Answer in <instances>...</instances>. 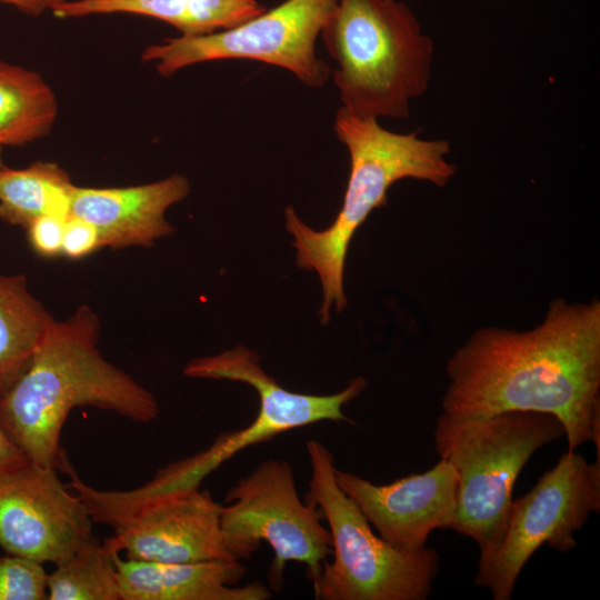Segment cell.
<instances>
[{
	"instance_id": "cell-16",
	"label": "cell",
	"mask_w": 600,
	"mask_h": 600,
	"mask_svg": "<svg viewBox=\"0 0 600 600\" xmlns=\"http://www.w3.org/2000/svg\"><path fill=\"white\" fill-rule=\"evenodd\" d=\"M266 10L258 0H63L52 9L58 18L130 13L150 17L194 37L236 27Z\"/></svg>"
},
{
	"instance_id": "cell-20",
	"label": "cell",
	"mask_w": 600,
	"mask_h": 600,
	"mask_svg": "<svg viewBox=\"0 0 600 600\" xmlns=\"http://www.w3.org/2000/svg\"><path fill=\"white\" fill-rule=\"evenodd\" d=\"M50 600H121L117 567L93 534L47 577Z\"/></svg>"
},
{
	"instance_id": "cell-19",
	"label": "cell",
	"mask_w": 600,
	"mask_h": 600,
	"mask_svg": "<svg viewBox=\"0 0 600 600\" xmlns=\"http://www.w3.org/2000/svg\"><path fill=\"white\" fill-rule=\"evenodd\" d=\"M57 112L56 96L39 73L0 60V147L47 136Z\"/></svg>"
},
{
	"instance_id": "cell-13",
	"label": "cell",
	"mask_w": 600,
	"mask_h": 600,
	"mask_svg": "<svg viewBox=\"0 0 600 600\" xmlns=\"http://www.w3.org/2000/svg\"><path fill=\"white\" fill-rule=\"evenodd\" d=\"M103 541L126 558L168 563L236 560L226 548L220 504L206 490L152 502L117 523Z\"/></svg>"
},
{
	"instance_id": "cell-14",
	"label": "cell",
	"mask_w": 600,
	"mask_h": 600,
	"mask_svg": "<svg viewBox=\"0 0 600 600\" xmlns=\"http://www.w3.org/2000/svg\"><path fill=\"white\" fill-rule=\"evenodd\" d=\"M190 192L184 176L130 187H74L70 214L82 218L100 232L103 248H151L174 232L166 211Z\"/></svg>"
},
{
	"instance_id": "cell-6",
	"label": "cell",
	"mask_w": 600,
	"mask_h": 600,
	"mask_svg": "<svg viewBox=\"0 0 600 600\" xmlns=\"http://www.w3.org/2000/svg\"><path fill=\"white\" fill-rule=\"evenodd\" d=\"M311 477L306 501L318 507L331 536L313 591L319 600H426L438 574L436 550L397 549L377 536L334 478V459L318 440L306 444Z\"/></svg>"
},
{
	"instance_id": "cell-26",
	"label": "cell",
	"mask_w": 600,
	"mask_h": 600,
	"mask_svg": "<svg viewBox=\"0 0 600 600\" xmlns=\"http://www.w3.org/2000/svg\"><path fill=\"white\" fill-rule=\"evenodd\" d=\"M42 8L46 9H52L63 0H39Z\"/></svg>"
},
{
	"instance_id": "cell-8",
	"label": "cell",
	"mask_w": 600,
	"mask_h": 600,
	"mask_svg": "<svg viewBox=\"0 0 600 600\" xmlns=\"http://www.w3.org/2000/svg\"><path fill=\"white\" fill-rule=\"evenodd\" d=\"M600 511V459L588 462L564 452L523 497L512 500L499 541L480 551L474 584L493 600H509L516 581L542 546L566 553L577 547L573 533Z\"/></svg>"
},
{
	"instance_id": "cell-11",
	"label": "cell",
	"mask_w": 600,
	"mask_h": 600,
	"mask_svg": "<svg viewBox=\"0 0 600 600\" xmlns=\"http://www.w3.org/2000/svg\"><path fill=\"white\" fill-rule=\"evenodd\" d=\"M57 471L28 461L0 472V548L8 554L56 566L93 534L86 504Z\"/></svg>"
},
{
	"instance_id": "cell-12",
	"label": "cell",
	"mask_w": 600,
	"mask_h": 600,
	"mask_svg": "<svg viewBox=\"0 0 600 600\" xmlns=\"http://www.w3.org/2000/svg\"><path fill=\"white\" fill-rule=\"evenodd\" d=\"M334 478L379 536L400 550L426 548L430 533L449 528L456 512L458 474L444 459L428 471L388 484L338 468Z\"/></svg>"
},
{
	"instance_id": "cell-21",
	"label": "cell",
	"mask_w": 600,
	"mask_h": 600,
	"mask_svg": "<svg viewBox=\"0 0 600 600\" xmlns=\"http://www.w3.org/2000/svg\"><path fill=\"white\" fill-rule=\"evenodd\" d=\"M42 563L17 556L0 557V600L48 599Z\"/></svg>"
},
{
	"instance_id": "cell-24",
	"label": "cell",
	"mask_w": 600,
	"mask_h": 600,
	"mask_svg": "<svg viewBox=\"0 0 600 600\" xmlns=\"http://www.w3.org/2000/svg\"><path fill=\"white\" fill-rule=\"evenodd\" d=\"M28 461L26 454L9 437L0 420V472L13 469Z\"/></svg>"
},
{
	"instance_id": "cell-5",
	"label": "cell",
	"mask_w": 600,
	"mask_h": 600,
	"mask_svg": "<svg viewBox=\"0 0 600 600\" xmlns=\"http://www.w3.org/2000/svg\"><path fill=\"white\" fill-rule=\"evenodd\" d=\"M434 448L458 474L457 508L450 529L473 539L480 551L501 538L517 478L531 456L566 436L552 414L508 411L480 418L442 413Z\"/></svg>"
},
{
	"instance_id": "cell-25",
	"label": "cell",
	"mask_w": 600,
	"mask_h": 600,
	"mask_svg": "<svg viewBox=\"0 0 600 600\" xmlns=\"http://www.w3.org/2000/svg\"><path fill=\"white\" fill-rule=\"evenodd\" d=\"M1 2L11 4L20 11L28 14H40L43 12V8L39 0H0Z\"/></svg>"
},
{
	"instance_id": "cell-2",
	"label": "cell",
	"mask_w": 600,
	"mask_h": 600,
	"mask_svg": "<svg viewBox=\"0 0 600 600\" xmlns=\"http://www.w3.org/2000/svg\"><path fill=\"white\" fill-rule=\"evenodd\" d=\"M100 322L88 306L54 320L22 373L0 393V420L29 461L56 467L69 413L93 407L134 422L159 414L154 396L98 349Z\"/></svg>"
},
{
	"instance_id": "cell-10",
	"label": "cell",
	"mask_w": 600,
	"mask_h": 600,
	"mask_svg": "<svg viewBox=\"0 0 600 600\" xmlns=\"http://www.w3.org/2000/svg\"><path fill=\"white\" fill-rule=\"evenodd\" d=\"M189 378L230 380L251 386L259 396V411L250 424L219 434L206 450L186 458L196 479L202 481L241 450L280 433L319 421H352L344 404L367 387L364 377L352 379L341 391L327 396L297 393L284 389L260 364V357L238 344L221 353L190 360L183 368Z\"/></svg>"
},
{
	"instance_id": "cell-17",
	"label": "cell",
	"mask_w": 600,
	"mask_h": 600,
	"mask_svg": "<svg viewBox=\"0 0 600 600\" xmlns=\"http://www.w3.org/2000/svg\"><path fill=\"white\" fill-rule=\"evenodd\" d=\"M56 319L22 274H0V393L27 368Z\"/></svg>"
},
{
	"instance_id": "cell-3",
	"label": "cell",
	"mask_w": 600,
	"mask_h": 600,
	"mask_svg": "<svg viewBox=\"0 0 600 600\" xmlns=\"http://www.w3.org/2000/svg\"><path fill=\"white\" fill-rule=\"evenodd\" d=\"M333 130L350 157L348 184L334 221L317 231L298 217L292 206L284 210L297 264L316 271L322 286V324L330 321L332 306L338 312L347 306L343 274L349 243L368 216L387 203L391 186L410 178L444 187L457 172L447 158L450 144L446 140L421 139L419 131L392 132L378 120L361 118L342 107L336 113Z\"/></svg>"
},
{
	"instance_id": "cell-9",
	"label": "cell",
	"mask_w": 600,
	"mask_h": 600,
	"mask_svg": "<svg viewBox=\"0 0 600 600\" xmlns=\"http://www.w3.org/2000/svg\"><path fill=\"white\" fill-rule=\"evenodd\" d=\"M337 1L284 0L230 29L164 39L147 47L141 58L154 61L162 77L206 61H260L288 70L307 87L319 88L332 70L318 57L316 43Z\"/></svg>"
},
{
	"instance_id": "cell-7",
	"label": "cell",
	"mask_w": 600,
	"mask_h": 600,
	"mask_svg": "<svg viewBox=\"0 0 600 600\" xmlns=\"http://www.w3.org/2000/svg\"><path fill=\"white\" fill-rule=\"evenodd\" d=\"M220 504V527L226 548L236 560H248L267 542L273 553L268 580L279 591L286 564L307 567L316 583L327 557L332 553L331 536L318 507L298 496L294 473L287 460L262 461L240 478Z\"/></svg>"
},
{
	"instance_id": "cell-18",
	"label": "cell",
	"mask_w": 600,
	"mask_h": 600,
	"mask_svg": "<svg viewBox=\"0 0 600 600\" xmlns=\"http://www.w3.org/2000/svg\"><path fill=\"white\" fill-rule=\"evenodd\" d=\"M76 184L57 163L38 161L0 170V220L26 227L41 216L70 214Z\"/></svg>"
},
{
	"instance_id": "cell-22",
	"label": "cell",
	"mask_w": 600,
	"mask_h": 600,
	"mask_svg": "<svg viewBox=\"0 0 600 600\" xmlns=\"http://www.w3.org/2000/svg\"><path fill=\"white\" fill-rule=\"evenodd\" d=\"M101 248H103L102 240L94 224L73 214L66 218L62 256L71 260H79Z\"/></svg>"
},
{
	"instance_id": "cell-1",
	"label": "cell",
	"mask_w": 600,
	"mask_h": 600,
	"mask_svg": "<svg viewBox=\"0 0 600 600\" xmlns=\"http://www.w3.org/2000/svg\"><path fill=\"white\" fill-rule=\"evenodd\" d=\"M442 413L480 418L508 411L554 416L568 450L587 441L600 459V301H550L532 329L482 327L447 360Z\"/></svg>"
},
{
	"instance_id": "cell-15",
	"label": "cell",
	"mask_w": 600,
	"mask_h": 600,
	"mask_svg": "<svg viewBox=\"0 0 600 600\" xmlns=\"http://www.w3.org/2000/svg\"><path fill=\"white\" fill-rule=\"evenodd\" d=\"M111 552L121 600H268L272 596L261 583L237 586L247 571L239 560L168 563L122 559Z\"/></svg>"
},
{
	"instance_id": "cell-4",
	"label": "cell",
	"mask_w": 600,
	"mask_h": 600,
	"mask_svg": "<svg viewBox=\"0 0 600 600\" xmlns=\"http://www.w3.org/2000/svg\"><path fill=\"white\" fill-rule=\"evenodd\" d=\"M342 108L361 118L404 119L430 82L434 47L398 0H338L320 34Z\"/></svg>"
},
{
	"instance_id": "cell-27",
	"label": "cell",
	"mask_w": 600,
	"mask_h": 600,
	"mask_svg": "<svg viewBox=\"0 0 600 600\" xmlns=\"http://www.w3.org/2000/svg\"><path fill=\"white\" fill-rule=\"evenodd\" d=\"M2 167H3V164H2V161H1V147H0V170H1Z\"/></svg>"
},
{
	"instance_id": "cell-23",
	"label": "cell",
	"mask_w": 600,
	"mask_h": 600,
	"mask_svg": "<svg viewBox=\"0 0 600 600\" xmlns=\"http://www.w3.org/2000/svg\"><path fill=\"white\" fill-rule=\"evenodd\" d=\"M66 218L41 216L27 227V237L31 249L42 258L62 256V239Z\"/></svg>"
}]
</instances>
